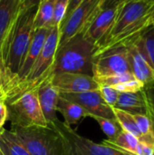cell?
<instances>
[{"label":"cell","instance_id":"obj_16","mask_svg":"<svg viewBox=\"0 0 154 155\" xmlns=\"http://www.w3.org/2000/svg\"><path fill=\"white\" fill-rule=\"evenodd\" d=\"M113 108L123 110L132 115L147 114V103L143 90L133 93H120Z\"/></svg>","mask_w":154,"mask_h":155},{"label":"cell","instance_id":"obj_18","mask_svg":"<svg viewBox=\"0 0 154 155\" xmlns=\"http://www.w3.org/2000/svg\"><path fill=\"white\" fill-rule=\"evenodd\" d=\"M0 150L2 155H31L15 134L6 129L0 134Z\"/></svg>","mask_w":154,"mask_h":155},{"label":"cell","instance_id":"obj_38","mask_svg":"<svg viewBox=\"0 0 154 155\" xmlns=\"http://www.w3.org/2000/svg\"><path fill=\"white\" fill-rule=\"evenodd\" d=\"M4 129H5V128H4ZM4 129H1V130H0V134H1V133L3 132V130H4Z\"/></svg>","mask_w":154,"mask_h":155},{"label":"cell","instance_id":"obj_20","mask_svg":"<svg viewBox=\"0 0 154 155\" xmlns=\"http://www.w3.org/2000/svg\"><path fill=\"white\" fill-rule=\"evenodd\" d=\"M103 143L136 155V148L139 141L134 135L122 130L113 140H104Z\"/></svg>","mask_w":154,"mask_h":155},{"label":"cell","instance_id":"obj_40","mask_svg":"<svg viewBox=\"0 0 154 155\" xmlns=\"http://www.w3.org/2000/svg\"><path fill=\"white\" fill-rule=\"evenodd\" d=\"M0 155H2V153H1V154H0Z\"/></svg>","mask_w":154,"mask_h":155},{"label":"cell","instance_id":"obj_26","mask_svg":"<svg viewBox=\"0 0 154 155\" xmlns=\"http://www.w3.org/2000/svg\"><path fill=\"white\" fill-rule=\"evenodd\" d=\"M70 0H55L52 26H59L62 24Z\"/></svg>","mask_w":154,"mask_h":155},{"label":"cell","instance_id":"obj_3","mask_svg":"<svg viewBox=\"0 0 154 155\" xmlns=\"http://www.w3.org/2000/svg\"><path fill=\"white\" fill-rule=\"evenodd\" d=\"M153 2L146 0H126L120 5L114 22L103 42L97 47L96 54L118 45L126 35L147 14Z\"/></svg>","mask_w":154,"mask_h":155},{"label":"cell","instance_id":"obj_34","mask_svg":"<svg viewBox=\"0 0 154 155\" xmlns=\"http://www.w3.org/2000/svg\"><path fill=\"white\" fill-rule=\"evenodd\" d=\"M41 0H21V8H28L38 5Z\"/></svg>","mask_w":154,"mask_h":155},{"label":"cell","instance_id":"obj_28","mask_svg":"<svg viewBox=\"0 0 154 155\" xmlns=\"http://www.w3.org/2000/svg\"><path fill=\"white\" fill-rule=\"evenodd\" d=\"M133 116L137 124L139 131L143 135L154 134L152 122L147 114H135Z\"/></svg>","mask_w":154,"mask_h":155},{"label":"cell","instance_id":"obj_36","mask_svg":"<svg viewBox=\"0 0 154 155\" xmlns=\"http://www.w3.org/2000/svg\"><path fill=\"white\" fill-rule=\"evenodd\" d=\"M5 97L4 95V94L0 93V103H5Z\"/></svg>","mask_w":154,"mask_h":155},{"label":"cell","instance_id":"obj_7","mask_svg":"<svg viewBox=\"0 0 154 155\" xmlns=\"http://www.w3.org/2000/svg\"><path fill=\"white\" fill-rule=\"evenodd\" d=\"M125 73H132L126 46H113L95 54L93 64L94 80Z\"/></svg>","mask_w":154,"mask_h":155},{"label":"cell","instance_id":"obj_17","mask_svg":"<svg viewBox=\"0 0 154 155\" xmlns=\"http://www.w3.org/2000/svg\"><path fill=\"white\" fill-rule=\"evenodd\" d=\"M56 110L63 115L64 119V123L70 127H72V125L78 124L84 118L88 117L87 113L79 104L60 96V94Z\"/></svg>","mask_w":154,"mask_h":155},{"label":"cell","instance_id":"obj_25","mask_svg":"<svg viewBox=\"0 0 154 155\" xmlns=\"http://www.w3.org/2000/svg\"><path fill=\"white\" fill-rule=\"evenodd\" d=\"M99 92L101 96L103 97V101L111 107H114L117 101H118V97L120 93L112 86H108V85H99Z\"/></svg>","mask_w":154,"mask_h":155},{"label":"cell","instance_id":"obj_8","mask_svg":"<svg viewBox=\"0 0 154 155\" xmlns=\"http://www.w3.org/2000/svg\"><path fill=\"white\" fill-rule=\"evenodd\" d=\"M102 0H84L60 26L59 44L63 45L75 35L85 32L89 25L101 10Z\"/></svg>","mask_w":154,"mask_h":155},{"label":"cell","instance_id":"obj_13","mask_svg":"<svg viewBox=\"0 0 154 155\" xmlns=\"http://www.w3.org/2000/svg\"><path fill=\"white\" fill-rule=\"evenodd\" d=\"M119 7L120 5L107 9H101L84 32V35L95 45L96 49L103 42L112 28Z\"/></svg>","mask_w":154,"mask_h":155},{"label":"cell","instance_id":"obj_32","mask_svg":"<svg viewBox=\"0 0 154 155\" xmlns=\"http://www.w3.org/2000/svg\"><path fill=\"white\" fill-rule=\"evenodd\" d=\"M7 107L5 103H0V130L4 129V125L7 121Z\"/></svg>","mask_w":154,"mask_h":155},{"label":"cell","instance_id":"obj_39","mask_svg":"<svg viewBox=\"0 0 154 155\" xmlns=\"http://www.w3.org/2000/svg\"><path fill=\"white\" fill-rule=\"evenodd\" d=\"M0 154H1V150H0Z\"/></svg>","mask_w":154,"mask_h":155},{"label":"cell","instance_id":"obj_14","mask_svg":"<svg viewBox=\"0 0 154 155\" xmlns=\"http://www.w3.org/2000/svg\"><path fill=\"white\" fill-rule=\"evenodd\" d=\"M21 10V0H0V60Z\"/></svg>","mask_w":154,"mask_h":155},{"label":"cell","instance_id":"obj_29","mask_svg":"<svg viewBox=\"0 0 154 155\" xmlns=\"http://www.w3.org/2000/svg\"><path fill=\"white\" fill-rule=\"evenodd\" d=\"M143 86L144 85L140 81H138L136 78H134L126 83L116 85V86H114V88L119 93H133V92H138V91L142 90L143 88Z\"/></svg>","mask_w":154,"mask_h":155},{"label":"cell","instance_id":"obj_19","mask_svg":"<svg viewBox=\"0 0 154 155\" xmlns=\"http://www.w3.org/2000/svg\"><path fill=\"white\" fill-rule=\"evenodd\" d=\"M55 0H41L37 5V11L34 21V29L52 27Z\"/></svg>","mask_w":154,"mask_h":155},{"label":"cell","instance_id":"obj_5","mask_svg":"<svg viewBox=\"0 0 154 155\" xmlns=\"http://www.w3.org/2000/svg\"><path fill=\"white\" fill-rule=\"evenodd\" d=\"M5 104L8 113L7 120L12 127L28 128L48 125L39 104L36 88L25 92Z\"/></svg>","mask_w":154,"mask_h":155},{"label":"cell","instance_id":"obj_1","mask_svg":"<svg viewBox=\"0 0 154 155\" xmlns=\"http://www.w3.org/2000/svg\"><path fill=\"white\" fill-rule=\"evenodd\" d=\"M37 5L21 8L9 36L5 53L0 60L3 94L11 87L21 68L30 45Z\"/></svg>","mask_w":154,"mask_h":155},{"label":"cell","instance_id":"obj_15","mask_svg":"<svg viewBox=\"0 0 154 155\" xmlns=\"http://www.w3.org/2000/svg\"><path fill=\"white\" fill-rule=\"evenodd\" d=\"M51 77L52 74L45 78L36 87L39 104L47 124H51L58 119L56 116V106L59 98V92L52 84Z\"/></svg>","mask_w":154,"mask_h":155},{"label":"cell","instance_id":"obj_24","mask_svg":"<svg viewBox=\"0 0 154 155\" xmlns=\"http://www.w3.org/2000/svg\"><path fill=\"white\" fill-rule=\"evenodd\" d=\"M135 77L132 73H125L122 74H117V75H113V76H108L101 79L95 80L99 85H108V86H116L121 84L126 83L130 80L134 79Z\"/></svg>","mask_w":154,"mask_h":155},{"label":"cell","instance_id":"obj_6","mask_svg":"<svg viewBox=\"0 0 154 155\" xmlns=\"http://www.w3.org/2000/svg\"><path fill=\"white\" fill-rule=\"evenodd\" d=\"M61 134L66 155H135L105 143H96L56 119L51 124Z\"/></svg>","mask_w":154,"mask_h":155},{"label":"cell","instance_id":"obj_33","mask_svg":"<svg viewBox=\"0 0 154 155\" xmlns=\"http://www.w3.org/2000/svg\"><path fill=\"white\" fill-rule=\"evenodd\" d=\"M126 0H102L101 1V9H107L120 5Z\"/></svg>","mask_w":154,"mask_h":155},{"label":"cell","instance_id":"obj_23","mask_svg":"<svg viewBox=\"0 0 154 155\" xmlns=\"http://www.w3.org/2000/svg\"><path fill=\"white\" fill-rule=\"evenodd\" d=\"M148 58L154 71V25L141 35Z\"/></svg>","mask_w":154,"mask_h":155},{"label":"cell","instance_id":"obj_37","mask_svg":"<svg viewBox=\"0 0 154 155\" xmlns=\"http://www.w3.org/2000/svg\"><path fill=\"white\" fill-rule=\"evenodd\" d=\"M146 1H148V2H154V0H146Z\"/></svg>","mask_w":154,"mask_h":155},{"label":"cell","instance_id":"obj_35","mask_svg":"<svg viewBox=\"0 0 154 155\" xmlns=\"http://www.w3.org/2000/svg\"><path fill=\"white\" fill-rule=\"evenodd\" d=\"M0 93L3 94V86H2V72H1V65H0Z\"/></svg>","mask_w":154,"mask_h":155},{"label":"cell","instance_id":"obj_2","mask_svg":"<svg viewBox=\"0 0 154 155\" xmlns=\"http://www.w3.org/2000/svg\"><path fill=\"white\" fill-rule=\"evenodd\" d=\"M95 54V45L84 32L79 33L58 45L52 73H75L93 76Z\"/></svg>","mask_w":154,"mask_h":155},{"label":"cell","instance_id":"obj_12","mask_svg":"<svg viewBox=\"0 0 154 155\" xmlns=\"http://www.w3.org/2000/svg\"><path fill=\"white\" fill-rule=\"evenodd\" d=\"M50 29V28H49ZM49 29L46 28H40V29H34L33 32V35H32V39L30 42V45L28 46L27 52L25 54V56L24 58L23 64L21 65V68L17 74V76L15 80V82L13 83V84L11 85V87L5 93V97L15 88L20 83H22L27 76L30 69L32 68L34 63L35 62L37 56L39 55L43 45L45 42V39L47 37Z\"/></svg>","mask_w":154,"mask_h":155},{"label":"cell","instance_id":"obj_11","mask_svg":"<svg viewBox=\"0 0 154 155\" xmlns=\"http://www.w3.org/2000/svg\"><path fill=\"white\" fill-rule=\"evenodd\" d=\"M51 83L59 94L82 93L99 89V84L93 76L75 73L53 74Z\"/></svg>","mask_w":154,"mask_h":155},{"label":"cell","instance_id":"obj_30","mask_svg":"<svg viewBox=\"0 0 154 155\" xmlns=\"http://www.w3.org/2000/svg\"><path fill=\"white\" fill-rule=\"evenodd\" d=\"M154 154V146L140 143L137 145L136 148V155H153Z\"/></svg>","mask_w":154,"mask_h":155},{"label":"cell","instance_id":"obj_4","mask_svg":"<svg viewBox=\"0 0 154 155\" xmlns=\"http://www.w3.org/2000/svg\"><path fill=\"white\" fill-rule=\"evenodd\" d=\"M31 155H66L63 138L51 124L45 127H11Z\"/></svg>","mask_w":154,"mask_h":155},{"label":"cell","instance_id":"obj_41","mask_svg":"<svg viewBox=\"0 0 154 155\" xmlns=\"http://www.w3.org/2000/svg\"><path fill=\"white\" fill-rule=\"evenodd\" d=\"M153 155H154V154H153Z\"/></svg>","mask_w":154,"mask_h":155},{"label":"cell","instance_id":"obj_27","mask_svg":"<svg viewBox=\"0 0 154 155\" xmlns=\"http://www.w3.org/2000/svg\"><path fill=\"white\" fill-rule=\"evenodd\" d=\"M143 90L147 103V115L152 120L154 128V81L144 85Z\"/></svg>","mask_w":154,"mask_h":155},{"label":"cell","instance_id":"obj_21","mask_svg":"<svg viewBox=\"0 0 154 155\" xmlns=\"http://www.w3.org/2000/svg\"><path fill=\"white\" fill-rule=\"evenodd\" d=\"M115 119L120 124L122 130L134 135L138 140L143 136L141 132L139 131V128L137 126V124L133 118V116L123 110L117 109V108H113Z\"/></svg>","mask_w":154,"mask_h":155},{"label":"cell","instance_id":"obj_10","mask_svg":"<svg viewBox=\"0 0 154 155\" xmlns=\"http://www.w3.org/2000/svg\"><path fill=\"white\" fill-rule=\"evenodd\" d=\"M59 94L60 96L79 104L87 113L88 117L99 116L106 119L116 120L113 107L109 106L103 101L99 90Z\"/></svg>","mask_w":154,"mask_h":155},{"label":"cell","instance_id":"obj_9","mask_svg":"<svg viewBox=\"0 0 154 155\" xmlns=\"http://www.w3.org/2000/svg\"><path fill=\"white\" fill-rule=\"evenodd\" d=\"M125 46L127 47L130 68L133 76L143 85L153 82L154 71L141 35Z\"/></svg>","mask_w":154,"mask_h":155},{"label":"cell","instance_id":"obj_31","mask_svg":"<svg viewBox=\"0 0 154 155\" xmlns=\"http://www.w3.org/2000/svg\"><path fill=\"white\" fill-rule=\"evenodd\" d=\"M84 0H70L69 1V5H68V7L66 9V12H65V15H64V20L62 22V24L60 25V26L65 22V20L69 17V15L73 13V11L83 2ZM60 28V27H59Z\"/></svg>","mask_w":154,"mask_h":155},{"label":"cell","instance_id":"obj_22","mask_svg":"<svg viewBox=\"0 0 154 155\" xmlns=\"http://www.w3.org/2000/svg\"><path fill=\"white\" fill-rule=\"evenodd\" d=\"M91 118L99 124L102 131L107 136V140H113L122 131V128L116 120L106 119L99 116H91Z\"/></svg>","mask_w":154,"mask_h":155}]
</instances>
